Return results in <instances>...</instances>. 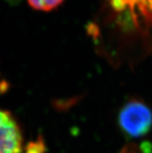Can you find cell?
<instances>
[{"instance_id":"obj_4","label":"cell","mask_w":152,"mask_h":153,"mask_svg":"<svg viewBox=\"0 0 152 153\" xmlns=\"http://www.w3.org/2000/svg\"><path fill=\"white\" fill-rule=\"evenodd\" d=\"M44 146L41 142H32L28 146L27 153H44Z\"/></svg>"},{"instance_id":"obj_1","label":"cell","mask_w":152,"mask_h":153,"mask_svg":"<svg viewBox=\"0 0 152 153\" xmlns=\"http://www.w3.org/2000/svg\"><path fill=\"white\" fill-rule=\"evenodd\" d=\"M118 123L126 135L130 138H140L150 131L152 127V112L142 101L132 99L120 109Z\"/></svg>"},{"instance_id":"obj_3","label":"cell","mask_w":152,"mask_h":153,"mask_svg":"<svg viewBox=\"0 0 152 153\" xmlns=\"http://www.w3.org/2000/svg\"><path fill=\"white\" fill-rule=\"evenodd\" d=\"M32 8L37 10L49 11L58 7L63 0H27Z\"/></svg>"},{"instance_id":"obj_2","label":"cell","mask_w":152,"mask_h":153,"mask_svg":"<svg viewBox=\"0 0 152 153\" xmlns=\"http://www.w3.org/2000/svg\"><path fill=\"white\" fill-rule=\"evenodd\" d=\"M0 153H23V137L10 112L0 109Z\"/></svg>"},{"instance_id":"obj_5","label":"cell","mask_w":152,"mask_h":153,"mask_svg":"<svg viewBox=\"0 0 152 153\" xmlns=\"http://www.w3.org/2000/svg\"><path fill=\"white\" fill-rule=\"evenodd\" d=\"M9 88V85L5 80H3L0 76V94L5 93Z\"/></svg>"}]
</instances>
